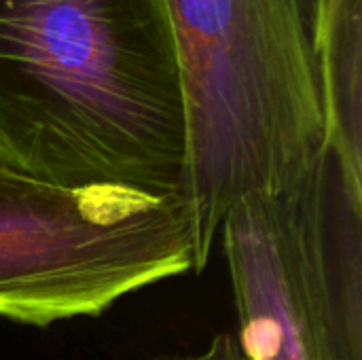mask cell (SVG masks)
<instances>
[{"instance_id":"5","label":"cell","mask_w":362,"mask_h":360,"mask_svg":"<svg viewBox=\"0 0 362 360\" xmlns=\"http://www.w3.org/2000/svg\"><path fill=\"white\" fill-rule=\"evenodd\" d=\"M314 47L325 144L362 176V0H318Z\"/></svg>"},{"instance_id":"4","label":"cell","mask_w":362,"mask_h":360,"mask_svg":"<svg viewBox=\"0 0 362 360\" xmlns=\"http://www.w3.org/2000/svg\"><path fill=\"white\" fill-rule=\"evenodd\" d=\"M195 274L185 195L70 189L0 159V318L49 327Z\"/></svg>"},{"instance_id":"3","label":"cell","mask_w":362,"mask_h":360,"mask_svg":"<svg viewBox=\"0 0 362 360\" xmlns=\"http://www.w3.org/2000/svg\"><path fill=\"white\" fill-rule=\"evenodd\" d=\"M238 344L248 360H362V176L325 144L276 193L223 221Z\"/></svg>"},{"instance_id":"6","label":"cell","mask_w":362,"mask_h":360,"mask_svg":"<svg viewBox=\"0 0 362 360\" xmlns=\"http://www.w3.org/2000/svg\"><path fill=\"white\" fill-rule=\"evenodd\" d=\"M170 360H248L242 352L235 333H218L214 335L202 350L180 354Z\"/></svg>"},{"instance_id":"1","label":"cell","mask_w":362,"mask_h":360,"mask_svg":"<svg viewBox=\"0 0 362 360\" xmlns=\"http://www.w3.org/2000/svg\"><path fill=\"white\" fill-rule=\"evenodd\" d=\"M0 159L70 189L185 195L165 0H0Z\"/></svg>"},{"instance_id":"2","label":"cell","mask_w":362,"mask_h":360,"mask_svg":"<svg viewBox=\"0 0 362 360\" xmlns=\"http://www.w3.org/2000/svg\"><path fill=\"white\" fill-rule=\"evenodd\" d=\"M318 0H165L187 112L195 274L229 210L293 185L325 149Z\"/></svg>"}]
</instances>
